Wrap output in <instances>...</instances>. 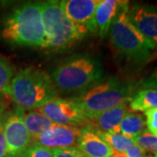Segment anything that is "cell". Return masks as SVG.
<instances>
[{
    "mask_svg": "<svg viewBox=\"0 0 157 157\" xmlns=\"http://www.w3.org/2000/svg\"><path fill=\"white\" fill-rule=\"evenodd\" d=\"M7 95L17 106L38 109L58 97V89L49 74L34 67L23 69L11 79Z\"/></svg>",
    "mask_w": 157,
    "mask_h": 157,
    "instance_id": "obj_1",
    "label": "cell"
},
{
    "mask_svg": "<svg viewBox=\"0 0 157 157\" xmlns=\"http://www.w3.org/2000/svg\"><path fill=\"white\" fill-rule=\"evenodd\" d=\"M1 36L11 44L43 48L45 30L40 4H27L14 10L6 18Z\"/></svg>",
    "mask_w": 157,
    "mask_h": 157,
    "instance_id": "obj_2",
    "label": "cell"
},
{
    "mask_svg": "<svg viewBox=\"0 0 157 157\" xmlns=\"http://www.w3.org/2000/svg\"><path fill=\"white\" fill-rule=\"evenodd\" d=\"M45 30L43 48L59 49L83 39L89 31L70 20L62 11L59 2L45 1L40 4Z\"/></svg>",
    "mask_w": 157,
    "mask_h": 157,
    "instance_id": "obj_3",
    "label": "cell"
},
{
    "mask_svg": "<svg viewBox=\"0 0 157 157\" xmlns=\"http://www.w3.org/2000/svg\"><path fill=\"white\" fill-rule=\"evenodd\" d=\"M132 93L131 85L112 78L74 99V101L85 116L94 121L104 112L126 104Z\"/></svg>",
    "mask_w": 157,
    "mask_h": 157,
    "instance_id": "obj_4",
    "label": "cell"
},
{
    "mask_svg": "<svg viewBox=\"0 0 157 157\" xmlns=\"http://www.w3.org/2000/svg\"><path fill=\"white\" fill-rule=\"evenodd\" d=\"M128 3L124 1L110 28V40L116 50L135 63H142L151 56L155 47L130 22Z\"/></svg>",
    "mask_w": 157,
    "mask_h": 157,
    "instance_id": "obj_5",
    "label": "cell"
},
{
    "mask_svg": "<svg viewBox=\"0 0 157 157\" xmlns=\"http://www.w3.org/2000/svg\"><path fill=\"white\" fill-rule=\"evenodd\" d=\"M102 77L103 67L100 61L88 56L77 57L63 63L51 76L56 87L64 92L85 89Z\"/></svg>",
    "mask_w": 157,
    "mask_h": 157,
    "instance_id": "obj_6",
    "label": "cell"
},
{
    "mask_svg": "<svg viewBox=\"0 0 157 157\" xmlns=\"http://www.w3.org/2000/svg\"><path fill=\"white\" fill-rule=\"evenodd\" d=\"M36 110L46 116L52 123L59 125L77 127L88 121L72 99L57 97Z\"/></svg>",
    "mask_w": 157,
    "mask_h": 157,
    "instance_id": "obj_7",
    "label": "cell"
},
{
    "mask_svg": "<svg viewBox=\"0 0 157 157\" xmlns=\"http://www.w3.org/2000/svg\"><path fill=\"white\" fill-rule=\"evenodd\" d=\"M82 130L77 127L53 124L39 137L32 140V144L40 145L50 149L78 147Z\"/></svg>",
    "mask_w": 157,
    "mask_h": 157,
    "instance_id": "obj_8",
    "label": "cell"
},
{
    "mask_svg": "<svg viewBox=\"0 0 157 157\" xmlns=\"http://www.w3.org/2000/svg\"><path fill=\"white\" fill-rule=\"evenodd\" d=\"M8 153L11 157L20 156L32 144V137L23 122L21 113H15L4 123Z\"/></svg>",
    "mask_w": 157,
    "mask_h": 157,
    "instance_id": "obj_9",
    "label": "cell"
},
{
    "mask_svg": "<svg viewBox=\"0 0 157 157\" xmlns=\"http://www.w3.org/2000/svg\"><path fill=\"white\" fill-rule=\"evenodd\" d=\"M130 22L157 49V7L135 5L128 11Z\"/></svg>",
    "mask_w": 157,
    "mask_h": 157,
    "instance_id": "obj_10",
    "label": "cell"
},
{
    "mask_svg": "<svg viewBox=\"0 0 157 157\" xmlns=\"http://www.w3.org/2000/svg\"><path fill=\"white\" fill-rule=\"evenodd\" d=\"M98 2V0H63L59 5L70 20L85 26L91 33H95V9Z\"/></svg>",
    "mask_w": 157,
    "mask_h": 157,
    "instance_id": "obj_11",
    "label": "cell"
},
{
    "mask_svg": "<svg viewBox=\"0 0 157 157\" xmlns=\"http://www.w3.org/2000/svg\"><path fill=\"white\" fill-rule=\"evenodd\" d=\"M78 148L87 157H112L113 151L93 129H83Z\"/></svg>",
    "mask_w": 157,
    "mask_h": 157,
    "instance_id": "obj_12",
    "label": "cell"
},
{
    "mask_svg": "<svg viewBox=\"0 0 157 157\" xmlns=\"http://www.w3.org/2000/svg\"><path fill=\"white\" fill-rule=\"evenodd\" d=\"M124 1L100 0L95 9V24L101 37H105L111 28L113 20L123 6Z\"/></svg>",
    "mask_w": 157,
    "mask_h": 157,
    "instance_id": "obj_13",
    "label": "cell"
},
{
    "mask_svg": "<svg viewBox=\"0 0 157 157\" xmlns=\"http://www.w3.org/2000/svg\"><path fill=\"white\" fill-rule=\"evenodd\" d=\"M128 113L126 104L101 113L96 118L94 124L104 133H120V125L125 115Z\"/></svg>",
    "mask_w": 157,
    "mask_h": 157,
    "instance_id": "obj_14",
    "label": "cell"
},
{
    "mask_svg": "<svg viewBox=\"0 0 157 157\" xmlns=\"http://www.w3.org/2000/svg\"><path fill=\"white\" fill-rule=\"evenodd\" d=\"M129 107L134 112H146L157 108V89L140 87L129 98Z\"/></svg>",
    "mask_w": 157,
    "mask_h": 157,
    "instance_id": "obj_15",
    "label": "cell"
},
{
    "mask_svg": "<svg viewBox=\"0 0 157 157\" xmlns=\"http://www.w3.org/2000/svg\"><path fill=\"white\" fill-rule=\"evenodd\" d=\"M21 116L23 122L32 137V140L39 137L54 124L37 110L27 113H21Z\"/></svg>",
    "mask_w": 157,
    "mask_h": 157,
    "instance_id": "obj_16",
    "label": "cell"
},
{
    "mask_svg": "<svg viewBox=\"0 0 157 157\" xmlns=\"http://www.w3.org/2000/svg\"><path fill=\"white\" fill-rule=\"evenodd\" d=\"M146 121L144 117L135 113H128L120 125V133L127 137L135 139L145 132Z\"/></svg>",
    "mask_w": 157,
    "mask_h": 157,
    "instance_id": "obj_17",
    "label": "cell"
},
{
    "mask_svg": "<svg viewBox=\"0 0 157 157\" xmlns=\"http://www.w3.org/2000/svg\"><path fill=\"white\" fill-rule=\"evenodd\" d=\"M97 133L102 140L107 142L113 152H126L135 144L134 139L128 138L121 133H104L101 131H97Z\"/></svg>",
    "mask_w": 157,
    "mask_h": 157,
    "instance_id": "obj_18",
    "label": "cell"
},
{
    "mask_svg": "<svg viewBox=\"0 0 157 157\" xmlns=\"http://www.w3.org/2000/svg\"><path fill=\"white\" fill-rule=\"evenodd\" d=\"M13 69L8 60L0 56V94L7 95L8 88L13 78Z\"/></svg>",
    "mask_w": 157,
    "mask_h": 157,
    "instance_id": "obj_19",
    "label": "cell"
},
{
    "mask_svg": "<svg viewBox=\"0 0 157 157\" xmlns=\"http://www.w3.org/2000/svg\"><path fill=\"white\" fill-rule=\"evenodd\" d=\"M135 143L144 152L157 154V136L149 132H143L134 139Z\"/></svg>",
    "mask_w": 157,
    "mask_h": 157,
    "instance_id": "obj_20",
    "label": "cell"
},
{
    "mask_svg": "<svg viewBox=\"0 0 157 157\" xmlns=\"http://www.w3.org/2000/svg\"><path fill=\"white\" fill-rule=\"evenodd\" d=\"M20 157H53L52 149L45 147L31 144L27 149L21 154Z\"/></svg>",
    "mask_w": 157,
    "mask_h": 157,
    "instance_id": "obj_21",
    "label": "cell"
},
{
    "mask_svg": "<svg viewBox=\"0 0 157 157\" xmlns=\"http://www.w3.org/2000/svg\"><path fill=\"white\" fill-rule=\"evenodd\" d=\"M146 124L149 133L157 136V108L145 112Z\"/></svg>",
    "mask_w": 157,
    "mask_h": 157,
    "instance_id": "obj_22",
    "label": "cell"
},
{
    "mask_svg": "<svg viewBox=\"0 0 157 157\" xmlns=\"http://www.w3.org/2000/svg\"><path fill=\"white\" fill-rule=\"evenodd\" d=\"M53 157H80L82 152L78 147H71L67 148H57L52 149Z\"/></svg>",
    "mask_w": 157,
    "mask_h": 157,
    "instance_id": "obj_23",
    "label": "cell"
},
{
    "mask_svg": "<svg viewBox=\"0 0 157 157\" xmlns=\"http://www.w3.org/2000/svg\"><path fill=\"white\" fill-rule=\"evenodd\" d=\"M0 157H11L8 153L5 132H4V124L2 122H0Z\"/></svg>",
    "mask_w": 157,
    "mask_h": 157,
    "instance_id": "obj_24",
    "label": "cell"
},
{
    "mask_svg": "<svg viewBox=\"0 0 157 157\" xmlns=\"http://www.w3.org/2000/svg\"><path fill=\"white\" fill-rule=\"evenodd\" d=\"M140 87L157 89V67L154 70V72L148 78L142 81Z\"/></svg>",
    "mask_w": 157,
    "mask_h": 157,
    "instance_id": "obj_25",
    "label": "cell"
},
{
    "mask_svg": "<svg viewBox=\"0 0 157 157\" xmlns=\"http://www.w3.org/2000/svg\"><path fill=\"white\" fill-rule=\"evenodd\" d=\"M126 154H127L128 157H146L144 151L137 146L135 143L126 151Z\"/></svg>",
    "mask_w": 157,
    "mask_h": 157,
    "instance_id": "obj_26",
    "label": "cell"
},
{
    "mask_svg": "<svg viewBox=\"0 0 157 157\" xmlns=\"http://www.w3.org/2000/svg\"><path fill=\"white\" fill-rule=\"evenodd\" d=\"M80 157H87V156H86V155H85L84 154L82 153V155H81V156H80Z\"/></svg>",
    "mask_w": 157,
    "mask_h": 157,
    "instance_id": "obj_27",
    "label": "cell"
}]
</instances>
